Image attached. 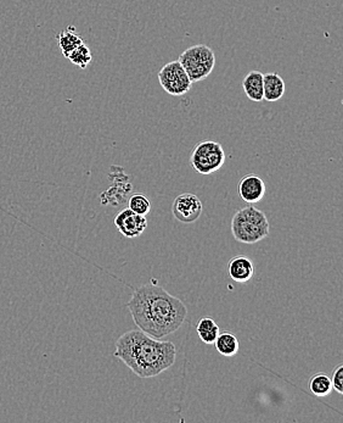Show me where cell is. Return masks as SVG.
Masks as SVG:
<instances>
[{
    "instance_id": "19",
    "label": "cell",
    "mask_w": 343,
    "mask_h": 423,
    "mask_svg": "<svg viewBox=\"0 0 343 423\" xmlns=\"http://www.w3.org/2000/svg\"><path fill=\"white\" fill-rule=\"evenodd\" d=\"M331 379V384L333 388L338 393V394H343V366L342 365H338L333 372V377L330 378Z\"/></svg>"
},
{
    "instance_id": "4",
    "label": "cell",
    "mask_w": 343,
    "mask_h": 423,
    "mask_svg": "<svg viewBox=\"0 0 343 423\" xmlns=\"http://www.w3.org/2000/svg\"><path fill=\"white\" fill-rule=\"evenodd\" d=\"M178 62L188 73L191 83L201 82L213 73L215 54L205 44H197L182 53Z\"/></svg>"
},
{
    "instance_id": "8",
    "label": "cell",
    "mask_w": 343,
    "mask_h": 423,
    "mask_svg": "<svg viewBox=\"0 0 343 423\" xmlns=\"http://www.w3.org/2000/svg\"><path fill=\"white\" fill-rule=\"evenodd\" d=\"M115 225L117 227L118 232L124 234V237L134 239L140 237L144 231L148 228V220L146 216L139 215L127 207L116 215Z\"/></svg>"
},
{
    "instance_id": "3",
    "label": "cell",
    "mask_w": 343,
    "mask_h": 423,
    "mask_svg": "<svg viewBox=\"0 0 343 423\" xmlns=\"http://www.w3.org/2000/svg\"><path fill=\"white\" fill-rule=\"evenodd\" d=\"M271 232L266 214L256 207H242L231 220V233L237 242L256 244L266 239Z\"/></svg>"
},
{
    "instance_id": "1",
    "label": "cell",
    "mask_w": 343,
    "mask_h": 423,
    "mask_svg": "<svg viewBox=\"0 0 343 423\" xmlns=\"http://www.w3.org/2000/svg\"><path fill=\"white\" fill-rule=\"evenodd\" d=\"M127 308L139 330L157 339L179 330L188 316L184 303L154 282L133 289Z\"/></svg>"
},
{
    "instance_id": "17",
    "label": "cell",
    "mask_w": 343,
    "mask_h": 423,
    "mask_svg": "<svg viewBox=\"0 0 343 423\" xmlns=\"http://www.w3.org/2000/svg\"><path fill=\"white\" fill-rule=\"evenodd\" d=\"M66 59L76 65L78 68H87L92 60V52L90 49L83 43L82 46L76 48L75 50H72L70 54H67Z\"/></svg>"
},
{
    "instance_id": "16",
    "label": "cell",
    "mask_w": 343,
    "mask_h": 423,
    "mask_svg": "<svg viewBox=\"0 0 343 423\" xmlns=\"http://www.w3.org/2000/svg\"><path fill=\"white\" fill-rule=\"evenodd\" d=\"M309 389L315 397H328L333 391L330 377L324 372H319L317 375H314L309 381Z\"/></svg>"
},
{
    "instance_id": "6",
    "label": "cell",
    "mask_w": 343,
    "mask_h": 423,
    "mask_svg": "<svg viewBox=\"0 0 343 423\" xmlns=\"http://www.w3.org/2000/svg\"><path fill=\"white\" fill-rule=\"evenodd\" d=\"M159 82L164 92L182 97L191 89V81L178 60L166 64L159 71Z\"/></svg>"
},
{
    "instance_id": "10",
    "label": "cell",
    "mask_w": 343,
    "mask_h": 423,
    "mask_svg": "<svg viewBox=\"0 0 343 423\" xmlns=\"http://www.w3.org/2000/svg\"><path fill=\"white\" fill-rule=\"evenodd\" d=\"M228 274L233 281L237 283H245L253 277L255 266L251 258L245 255H237L231 258L228 263Z\"/></svg>"
},
{
    "instance_id": "11",
    "label": "cell",
    "mask_w": 343,
    "mask_h": 423,
    "mask_svg": "<svg viewBox=\"0 0 343 423\" xmlns=\"http://www.w3.org/2000/svg\"><path fill=\"white\" fill-rule=\"evenodd\" d=\"M285 94V82L277 73L263 75V100L277 102Z\"/></svg>"
},
{
    "instance_id": "5",
    "label": "cell",
    "mask_w": 343,
    "mask_h": 423,
    "mask_svg": "<svg viewBox=\"0 0 343 423\" xmlns=\"http://www.w3.org/2000/svg\"><path fill=\"white\" fill-rule=\"evenodd\" d=\"M226 151L215 140H202L191 153V165L201 175H210L222 169L226 162Z\"/></svg>"
},
{
    "instance_id": "12",
    "label": "cell",
    "mask_w": 343,
    "mask_h": 423,
    "mask_svg": "<svg viewBox=\"0 0 343 423\" xmlns=\"http://www.w3.org/2000/svg\"><path fill=\"white\" fill-rule=\"evenodd\" d=\"M263 75L261 71H251L242 79V88L247 98L256 103L263 102Z\"/></svg>"
},
{
    "instance_id": "13",
    "label": "cell",
    "mask_w": 343,
    "mask_h": 423,
    "mask_svg": "<svg viewBox=\"0 0 343 423\" xmlns=\"http://www.w3.org/2000/svg\"><path fill=\"white\" fill-rule=\"evenodd\" d=\"M59 48L61 49L62 55L66 57L67 54H70L76 48L82 46L84 41L82 37L78 35L75 26L67 27L66 30L60 32L57 36Z\"/></svg>"
},
{
    "instance_id": "15",
    "label": "cell",
    "mask_w": 343,
    "mask_h": 423,
    "mask_svg": "<svg viewBox=\"0 0 343 423\" xmlns=\"http://www.w3.org/2000/svg\"><path fill=\"white\" fill-rule=\"evenodd\" d=\"M197 336L200 337L201 341L207 346L215 343L217 337L220 333L219 326L215 323V321L210 317H202L197 325H196Z\"/></svg>"
},
{
    "instance_id": "7",
    "label": "cell",
    "mask_w": 343,
    "mask_h": 423,
    "mask_svg": "<svg viewBox=\"0 0 343 423\" xmlns=\"http://www.w3.org/2000/svg\"><path fill=\"white\" fill-rule=\"evenodd\" d=\"M204 207L200 198L191 193H183L177 196L172 205L173 216L183 223H194L200 218Z\"/></svg>"
},
{
    "instance_id": "2",
    "label": "cell",
    "mask_w": 343,
    "mask_h": 423,
    "mask_svg": "<svg viewBox=\"0 0 343 423\" xmlns=\"http://www.w3.org/2000/svg\"><path fill=\"white\" fill-rule=\"evenodd\" d=\"M115 356L137 376L151 378L175 365L177 348L172 341H162L143 330H133L118 338Z\"/></svg>"
},
{
    "instance_id": "9",
    "label": "cell",
    "mask_w": 343,
    "mask_h": 423,
    "mask_svg": "<svg viewBox=\"0 0 343 423\" xmlns=\"http://www.w3.org/2000/svg\"><path fill=\"white\" fill-rule=\"evenodd\" d=\"M239 194L248 204L259 203L266 196V183L258 176H245L239 183Z\"/></svg>"
},
{
    "instance_id": "18",
    "label": "cell",
    "mask_w": 343,
    "mask_h": 423,
    "mask_svg": "<svg viewBox=\"0 0 343 423\" xmlns=\"http://www.w3.org/2000/svg\"><path fill=\"white\" fill-rule=\"evenodd\" d=\"M128 207L132 212L146 216L151 212V203L143 194H134L129 198Z\"/></svg>"
},
{
    "instance_id": "14",
    "label": "cell",
    "mask_w": 343,
    "mask_h": 423,
    "mask_svg": "<svg viewBox=\"0 0 343 423\" xmlns=\"http://www.w3.org/2000/svg\"><path fill=\"white\" fill-rule=\"evenodd\" d=\"M213 344H215V349L219 352L220 355L226 356V357L236 355L239 352V348H240L235 335H233L231 332L219 333Z\"/></svg>"
}]
</instances>
